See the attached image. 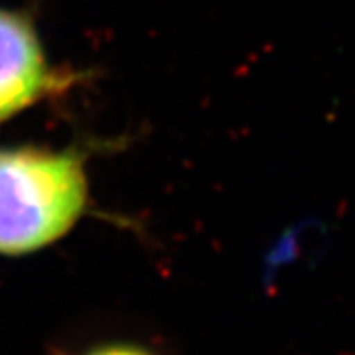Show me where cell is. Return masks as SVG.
Wrapping results in <instances>:
<instances>
[{
    "label": "cell",
    "mask_w": 355,
    "mask_h": 355,
    "mask_svg": "<svg viewBox=\"0 0 355 355\" xmlns=\"http://www.w3.org/2000/svg\"><path fill=\"white\" fill-rule=\"evenodd\" d=\"M85 154L77 148H0V254L44 251L87 216Z\"/></svg>",
    "instance_id": "6da1fadb"
},
{
    "label": "cell",
    "mask_w": 355,
    "mask_h": 355,
    "mask_svg": "<svg viewBox=\"0 0 355 355\" xmlns=\"http://www.w3.org/2000/svg\"><path fill=\"white\" fill-rule=\"evenodd\" d=\"M81 77L51 64L30 14L0 6V125L64 97Z\"/></svg>",
    "instance_id": "7a4b0ae2"
},
{
    "label": "cell",
    "mask_w": 355,
    "mask_h": 355,
    "mask_svg": "<svg viewBox=\"0 0 355 355\" xmlns=\"http://www.w3.org/2000/svg\"><path fill=\"white\" fill-rule=\"evenodd\" d=\"M85 355H154L150 349L142 347L139 343H128V342H114L99 345L95 349H91Z\"/></svg>",
    "instance_id": "3957f363"
}]
</instances>
